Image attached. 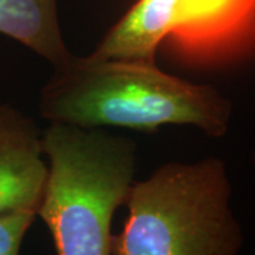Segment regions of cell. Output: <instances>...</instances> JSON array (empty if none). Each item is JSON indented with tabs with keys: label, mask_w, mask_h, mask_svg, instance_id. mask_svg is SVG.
Here are the masks:
<instances>
[{
	"label": "cell",
	"mask_w": 255,
	"mask_h": 255,
	"mask_svg": "<svg viewBox=\"0 0 255 255\" xmlns=\"http://www.w3.org/2000/svg\"><path fill=\"white\" fill-rule=\"evenodd\" d=\"M38 97L48 122L155 130L193 125L211 136L228 127L231 104L214 88L162 71L155 60L71 55Z\"/></svg>",
	"instance_id": "obj_1"
},
{
	"label": "cell",
	"mask_w": 255,
	"mask_h": 255,
	"mask_svg": "<svg viewBox=\"0 0 255 255\" xmlns=\"http://www.w3.org/2000/svg\"><path fill=\"white\" fill-rule=\"evenodd\" d=\"M43 150L48 164L37 217L57 253L112 254V219L135 183L136 143L102 128L50 122Z\"/></svg>",
	"instance_id": "obj_2"
},
{
	"label": "cell",
	"mask_w": 255,
	"mask_h": 255,
	"mask_svg": "<svg viewBox=\"0 0 255 255\" xmlns=\"http://www.w3.org/2000/svg\"><path fill=\"white\" fill-rule=\"evenodd\" d=\"M230 184L219 159L166 163L135 182L117 255L236 254L241 236L230 206Z\"/></svg>",
	"instance_id": "obj_3"
},
{
	"label": "cell",
	"mask_w": 255,
	"mask_h": 255,
	"mask_svg": "<svg viewBox=\"0 0 255 255\" xmlns=\"http://www.w3.org/2000/svg\"><path fill=\"white\" fill-rule=\"evenodd\" d=\"M254 31L255 0H136L91 55L155 60L164 40L187 54L216 55Z\"/></svg>",
	"instance_id": "obj_4"
},
{
	"label": "cell",
	"mask_w": 255,
	"mask_h": 255,
	"mask_svg": "<svg viewBox=\"0 0 255 255\" xmlns=\"http://www.w3.org/2000/svg\"><path fill=\"white\" fill-rule=\"evenodd\" d=\"M46 176L43 132L26 114L0 101V213L37 211Z\"/></svg>",
	"instance_id": "obj_5"
},
{
	"label": "cell",
	"mask_w": 255,
	"mask_h": 255,
	"mask_svg": "<svg viewBox=\"0 0 255 255\" xmlns=\"http://www.w3.org/2000/svg\"><path fill=\"white\" fill-rule=\"evenodd\" d=\"M0 36L30 48L53 68L73 55L63 38L57 0H0Z\"/></svg>",
	"instance_id": "obj_6"
},
{
	"label": "cell",
	"mask_w": 255,
	"mask_h": 255,
	"mask_svg": "<svg viewBox=\"0 0 255 255\" xmlns=\"http://www.w3.org/2000/svg\"><path fill=\"white\" fill-rule=\"evenodd\" d=\"M37 211L31 209L0 213V255H17Z\"/></svg>",
	"instance_id": "obj_7"
}]
</instances>
